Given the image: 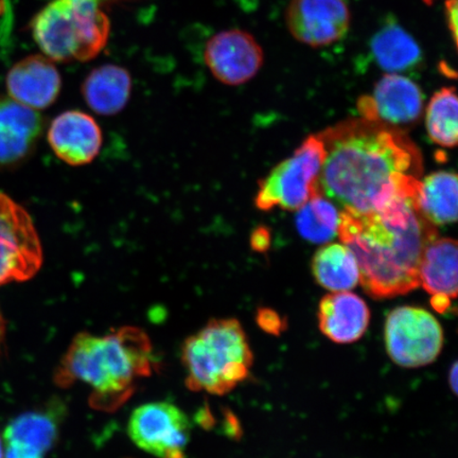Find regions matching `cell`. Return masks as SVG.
I'll return each instance as SVG.
<instances>
[{"mask_svg":"<svg viewBox=\"0 0 458 458\" xmlns=\"http://www.w3.org/2000/svg\"><path fill=\"white\" fill-rule=\"evenodd\" d=\"M318 136L326 150L320 191L344 208L368 213L420 186L421 153L399 128L348 119Z\"/></svg>","mask_w":458,"mask_h":458,"instance_id":"6da1fadb","label":"cell"},{"mask_svg":"<svg viewBox=\"0 0 458 458\" xmlns=\"http://www.w3.org/2000/svg\"><path fill=\"white\" fill-rule=\"evenodd\" d=\"M44 128L36 110L0 97V169L16 167L33 152Z\"/></svg>","mask_w":458,"mask_h":458,"instance_id":"9a60e30c","label":"cell"},{"mask_svg":"<svg viewBox=\"0 0 458 458\" xmlns=\"http://www.w3.org/2000/svg\"><path fill=\"white\" fill-rule=\"evenodd\" d=\"M318 328L336 344L362 339L370 323L368 303L351 291L331 292L318 305Z\"/></svg>","mask_w":458,"mask_h":458,"instance_id":"2e32d148","label":"cell"},{"mask_svg":"<svg viewBox=\"0 0 458 458\" xmlns=\"http://www.w3.org/2000/svg\"><path fill=\"white\" fill-rule=\"evenodd\" d=\"M102 131L96 120L81 111H67L55 117L48 131V141L62 162L78 167L98 157Z\"/></svg>","mask_w":458,"mask_h":458,"instance_id":"4fadbf2b","label":"cell"},{"mask_svg":"<svg viewBox=\"0 0 458 458\" xmlns=\"http://www.w3.org/2000/svg\"><path fill=\"white\" fill-rule=\"evenodd\" d=\"M204 60L217 81L237 86L249 82L259 72L265 63V53L250 32L231 29L209 38Z\"/></svg>","mask_w":458,"mask_h":458,"instance_id":"8fae6325","label":"cell"},{"mask_svg":"<svg viewBox=\"0 0 458 458\" xmlns=\"http://www.w3.org/2000/svg\"><path fill=\"white\" fill-rule=\"evenodd\" d=\"M110 0H51L33 17L32 37L44 55L57 63L89 62L110 38Z\"/></svg>","mask_w":458,"mask_h":458,"instance_id":"5b68a950","label":"cell"},{"mask_svg":"<svg viewBox=\"0 0 458 458\" xmlns=\"http://www.w3.org/2000/svg\"><path fill=\"white\" fill-rule=\"evenodd\" d=\"M42 265V243L32 217L22 206L0 192V285L26 282Z\"/></svg>","mask_w":458,"mask_h":458,"instance_id":"ba28073f","label":"cell"},{"mask_svg":"<svg viewBox=\"0 0 458 458\" xmlns=\"http://www.w3.org/2000/svg\"><path fill=\"white\" fill-rule=\"evenodd\" d=\"M457 175L454 172H434L420 182L418 208L435 226L452 225L457 220Z\"/></svg>","mask_w":458,"mask_h":458,"instance_id":"44dd1931","label":"cell"},{"mask_svg":"<svg viewBox=\"0 0 458 458\" xmlns=\"http://www.w3.org/2000/svg\"><path fill=\"white\" fill-rule=\"evenodd\" d=\"M363 119L391 127H403L417 122L423 108L422 91L411 79L399 73H387L375 86L372 95L358 100Z\"/></svg>","mask_w":458,"mask_h":458,"instance_id":"7c38bea8","label":"cell"},{"mask_svg":"<svg viewBox=\"0 0 458 458\" xmlns=\"http://www.w3.org/2000/svg\"><path fill=\"white\" fill-rule=\"evenodd\" d=\"M312 273L317 283L330 292L352 291L360 284L356 257L343 243L320 248L313 257Z\"/></svg>","mask_w":458,"mask_h":458,"instance_id":"7402d4cb","label":"cell"},{"mask_svg":"<svg viewBox=\"0 0 458 458\" xmlns=\"http://www.w3.org/2000/svg\"><path fill=\"white\" fill-rule=\"evenodd\" d=\"M284 19L297 42L319 48L347 36L352 11L347 0H291Z\"/></svg>","mask_w":458,"mask_h":458,"instance_id":"30bf717a","label":"cell"},{"mask_svg":"<svg viewBox=\"0 0 458 458\" xmlns=\"http://www.w3.org/2000/svg\"><path fill=\"white\" fill-rule=\"evenodd\" d=\"M452 300L445 296H431V305L440 314L448 312Z\"/></svg>","mask_w":458,"mask_h":458,"instance_id":"4316f807","label":"cell"},{"mask_svg":"<svg viewBox=\"0 0 458 458\" xmlns=\"http://www.w3.org/2000/svg\"><path fill=\"white\" fill-rule=\"evenodd\" d=\"M191 433L187 415L169 403L140 405L128 423L131 442L157 458H186Z\"/></svg>","mask_w":458,"mask_h":458,"instance_id":"9c48e42d","label":"cell"},{"mask_svg":"<svg viewBox=\"0 0 458 458\" xmlns=\"http://www.w3.org/2000/svg\"><path fill=\"white\" fill-rule=\"evenodd\" d=\"M131 86V74L125 68L106 64L90 72L81 90L91 111L103 116H113L127 106Z\"/></svg>","mask_w":458,"mask_h":458,"instance_id":"ac0fdd59","label":"cell"},{"mask_svg":"<svg viewBox=\"0 0 458 458\" xmlns=\"http://www.w3.org/2000/svg\"><path fill=\"white\" fill-rule=\"evenodd\" d=\"M251 249L259 253H263L270 248L271 233L266 227H258L255 229L250 237Z\"/></svg>","mask_w":458,"mask_h":458,"instance_id":"d4e9b609","label":"cell"},{"mask_svg":"<svg viewBox=\"0 0 458 458\" xmlns=\"http://www.w3.org/2000/svg\"><path fill=\"white\" fill-rule=\"evenodd\" d=\"M370 47L377 65L388 73L414 70L422 61L416 39L394 22H389L376 33Z\"/></svg>","mask_w":458,"mask_h":458,"instance_id":"ffe728a7","label":"cell"},{"mask_svg":"<svg viewBox=\"0 0 458 458\" xmlns=\"http://www.w3.org/2000/svg\"><path fill=\"white\" fill-rule=\"evenodd\" d=\"M457 242L451 238H435L423 250L420 284L431 296L457 297Z\"/></svg>","mask_w":458,"mask_h":458,"instance_id":"d6986e66","label":"cell"},{"mask_svg":"<svg viewBox=\"0 0 458 458\" xmlns=\"http://www.w3.org/2000/svg\"><path fill=\"white\" fill-rule=\"evenodd\" d=\"M326 158L324 142L318 135L309 136L293 156L276 165L260 182L255 199L262 211L274 208L297 211L318 194L319 174Z\"/></svg>","mask_w":458,"mask_h":458,"instance_id":"8992f818","label":"cell"},{"mask_svg":"<svg viewBox=\"0 0 458 458\" xmlns=\"http://www.w3.org/2000/svg\"><path fill=\"white\" fill-rule=\"evenodd\" d=\"M62 89V78L55 62L43 55H32L17 62L7 76L11 99L32 110L54 105Z\"/></svg>","mask_w":458,"mask_h":458,"instance_id":"5bb4252c","label":"cell"},{"mask_svg":"<svg viewBox=\"0 0 458 458\" xmlns=\"http://www.w3.org/2000/svg\"><path fill=\"white\" fill-rule=\"evenodd\" d=\"M417 191L398 194L380 208H344L337 234L356 257L360 284L375 300L394 299L420 288L423 250L437 227L417 206Z\"/></svg>","mask_w":458,"mask_h":458,"instance_id":"7a4b0ae2","label":"cell"},{"mask_svg":"<svg viewBox=\"0 0 458 458\" xmlns=\"http://www.w3.org/2000/svg\"><path fill=\"white\" fill-rule=\"evenodd\" d=\"M0 458H4L3 437L0 435Z\"/></svg>","mask_w":458,"mask_h":458,"instance_id":"f1b7e54d","label":"cell"},{"mask_svg":"<svg viewBox=\"0 0 458 458\" xmlns=\"http://www.w3.org/2000/svg\"><path fill=\"white\" fill-rule=\"evenodd\" d=\"M153 368V346L145 331L127 326L101 336L81 332L60 360L55 382L63 388L83 383L91 389L94 409L113 411Z\"/></svg>","mask_w":458,"mask_h":458,"instance_id":"3957f363","label":"cell"},{"mask_svg":"<svg viewBox=\"0 0 458 458\" xmlns=\"http://www.w3.org/2000/svg\"><path fill=\"white\" fill-rule=\"evenodd\" d=\"M388 357L404 369H420L432 364L443 352L445 335L439 320L426 309L413 306L394 308L385 326Z\"/></svg>","mask_w":458,"mask_h":458,"instance_id":"52a82bcc","label":"cell"},{"mask_svg":"<svg viewBox=\"0 0 458 458\" xmlns=\"http://www.w3.org/2000/svg\"><path fill=\"white\" fill-rule=\"evenodd\" d=\"M182 363L191 391L223 396L248 379L254 354L238 319L217 318L188 337Z\"/></svg>","mask_w":458,"mask_h":458,"instance_id":"277c9868","label":"cell"},{"mask_svg":"<svg viewBox=\"0 0 458 458\" xmlns=\"http://www.w3.org/2000/svg\"><path fill=\"white\" fill-rule=\"evenodd\" d=\"M340 215L335 204L319 193L297 210V231L308 242L327 243L337 234Z\"/></svg>","mask_w":458,"mask_h":458,"instance_id":"603a6c76","label":"cell"},{"mask_svg":"<svg viewBox=\"0 0 458 458\" xmlns=\"http://www.w3.org/2000/svg\"><path fill=\"white\" fill-rule=\"evenodd\" d=\"M59 434L51 411H36L11 420L3 434L4 458H45Z\"/></svg>","mask_w":458,"mask_h":458,"instance_id":"e0dca14e","label":"cell"},{"mask_svg":"<svg viewBox=\"0 0 458 458\" xmlns=\"http://www.w3.org/2000/svg\"><path fill=\"white\" fill-rule=\"evenodd\" d=\"M457 96L454 88L437 91L427 108V130L437 145L454 148L457 145Z\"/></svg>","mask_w":458,"mask_h":458,"instance_id":"cb8c5ba5","label":"cell"},{"mask_svg":"<svg viewBox=\"0 0 458 458\" xmlns=\"http://www.w3.org/2000/svg\"><path fill=\"white\" fill-rule=\"evenodd\" d=\"M458 0H445V21L446 25L449 27V30L454 38V43L457 44V16H458Z\"/></svg>","mask_w":458,"mask_h":458,"instance_id":"484cf974","label":"cell"},{"mask_svg":"<svg viewBox=\"0 0 458 458\" xmlns=\"http://www.w3.org/2000/svg\"><path fill=\"white\" fill-rule=\"evenodd\" d=\"M449 383L452 392L456 393L457 391V364H454L449 372Z\"/></svg>","mask_w":458,"mask_h":458,"instance_id":"83f0119b","label":"cell"}]
</instances>
